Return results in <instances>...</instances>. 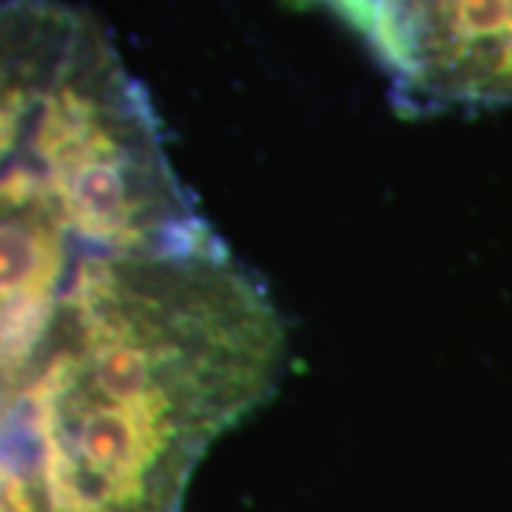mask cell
Wrapping results in <instances>:
<instances>
[{
    "instance_id": "6da1fadb",
    "label": "cell",
    "mask_w": 512,
    "mask_h": 512,
    "mask_svg": "<svg viewBox=\"0 0 512 512\" xmlns=\"http://www.w3.org/2000/svg\"><path fill=\"white\" fill-rule=\"evenodd\" d=\"M285 333L211 231L77 268L3 444L43 512H183L211 441L274 390Z\"/></svg>"
},
{
    "instance_id": "7a4b0ae2",
    "label": "cell",
    "mask_w": 512,
    "mask_h": 512,
    "mask_svg": "<svg viewBox=\"0 0 512 512\" xmlns=\"http://www.w3.org/2000/svg\"><path fill=\"white\" fill-rule=\"evenodd\" d=\"M365 37L413 111L512 103V0H319Z\"/></svg>"
},
{
    "instance_id": "3957f363",
    "label": "cell",
    "mask_w": 512,
    "mask_h": 512,
    "mask_svg": "<svg viewBox=\"0 0 512 512\" xmlns=\"http://www.w3.org/2000/svg\"><path fill=\"white\" fill-rule=\"evenodd\" d=\"M0 512H43L35 487L9 447H0Z\"/></svg>"
}]
</instances>
